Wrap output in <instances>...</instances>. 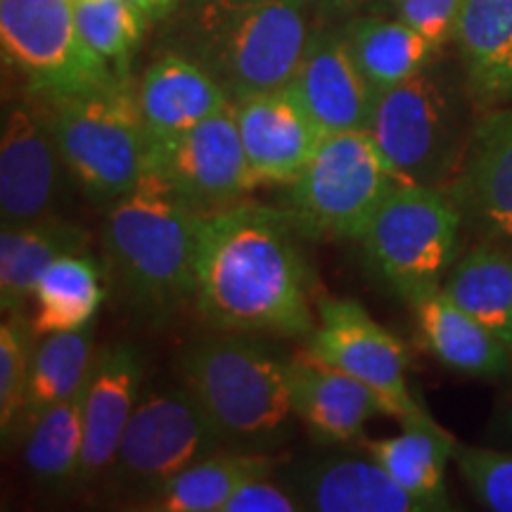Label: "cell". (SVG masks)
Returning a JSON list of instances; mask_svg holds the SVG:
<instances>
[{
  "label": "cell",
  "mask_w": 512,
  "mask_h": 512,
  "mask_svg": "<svg viewBox=\"0 0 512 512\" xmlns=\"http://www.w3.org/2000/svg\"><path fill=\"white\" fill-rule=\"evenodd\" d=\"M287 211L230 204L202 214L195 306L223 332L309 337L316 328L309 268Z\"/></svg>",
  "instance_id": "6da1fadb"
},
{
  "label": "cell",
  "mask_w": 512,
  "mask_h": 512,
  "mask_svg": "<svg viewBox=\"0 0 512 512\" xmlns=\"http://www.w3.org/2000/svg\"><path fill=\"white\" fill-rule=\"evenodd\" d=\"M311 0H181L166 50L190 57L230 100L287 88L311 41Z\"/></svg>",
  "instance_id": "7a4b0ae2"
},
{
  "label": "cell",
  "mask_w": 512,
  "mask_h": 512,
  "mask_svg": "<svg viewBox=\"0 0 512 512\" xmlns=\"http://www.w3.org/2000/svg\"><path fill=\"white\" fill-rule=\"evenodd\" d=\"M200 221V211L152 171L110 204L102 226L107 268L138 309L162 316L195 302Z\"/></svg>",
  "instance_id": "3957f363"
},
{
  "label": "cell",
  "mask_w": 512,
  "mask_h": 512,
  "mask_svg": "<svg viewBox=\"0 0 512 512\" xmlns=\"http://www.w3.org/2000/svg\"><path fill=\"white\" fill-rule=\"evenodd\" d=\"M181 375L223 444L240 451L275 446L299 420L287 356L275 354L252 332L192 342L181 358Z\"/></svg>",
  "instance_id": "277c9868"
},
{
  "label": "cell",
  "mask_w": 512,
  "mask_h": 512,
  "mask_svg": "<svg viewBox=\"0 0 512 512\" xmlns=\"http://www.w3.org/2000/svg\"><path fill=\"white\" fill-rule=\"evenodd\" d=\"M48 105L62 166L88 200L110 207L136 188L147 174L150 131L126 81Z\"/></svg>",
  "instance_id": "5b68a950"
},
{
  "label": "cell",
  "mask_w": 512,
  "mask_h": 512,
  "mask_svg": "<svg viewBox=\"0 0 512 512\" xmlns=\"http://www.w3.org/2000/svg\"><path fill=\"white\" fill-rule=\"evenodd\" d=\"M463 214L446 190L396 183L370 221L361 245L384 285L406 304L444 287L456 266Z\"/></svg>",
  "instance_id": "8992f818"
},
{
  "label": "cell",
  "mask_w": 512,
  "mask_h": 512,
  "mask_svg": "<svg viewBox=\"0 0 512 512\" xmlns=\"http://www.w3.org/2000/svg\"><path fill=\"white\" fill-rule=\"evenodd\" d=\"M396 183L368 128L330 133L290 183L285 211L309 238L361 242Z\"/></svg>",
  "instance_id": "52a82bcc"
},
{
  "label": "cell",
  "mask_w": 512,
  "mask_h": 512,
  "mask_svg": "<svg viewBox=\"0 0 512 512\" xmlns=\"http://www.w3.org/2000/svg\"><path fill=\"white\" fill-rule=\"evenodd\" d=\"M0 43L5 60L48 102L124 83V76L83 41L74 0H0Z\"/></svg>",
  "instance_id": "ba28073f"
},
{
  "label": "cell",
  "mask_w": 512,
  "mask_h": 512,
  "mask_svg": "<svg viewBox=\"0 0 512 512\" xmlns=\"http://www.w3.org/2000/svg\"><path fill=\"white\" fill-rule=\"evenodd\" d=\"M368 131L401 183L441 188L467 150L456 95L430 67L377 98Z\"/></svg>",
  "instance_id": "9c48e42d"
},
{
  "label": "cell",
  "mask_w": 512,
  "mask_h": 512,
  "mask_svg": "<svg viewBox=\"0 0 512 512\" xmlns=\"http://www.w3.org/2000/svg\"><path fill=\"white\" fill-rule=\"evenodd\" d=\"M223 439L188 387L140 396L110 470L119 482L155 494L221 448Z\"/></svg>",
  "instance_id": "30bf717a"
},
{
  "label": "cell",
  "mask_w": 512,
  "mask_h": 512,
  "mask_svg": "<svg viewBox=\"0 0 512 512\" xmlns=\"http://www.w3.org/2000/svg\"><path fill=\"white\" fill-rule=\"evenodd\" d=\"M306 349L320 361L356 377L380 396L389 418L401 425L427 418L415 403L406 380L408 356L401 339L382 328L370 313L351 299L318 302L316 328Z\"/></svg>",
  "instance_id": "8fae6325"
},
{
  "label": "cell",
  "mask_w": 512,
  "mask_h": 512,
  "mask_svg": "<svg viewBox=\"0 0 512 512\" xmlns=\"http://www.w3.org/2000/svg\"><path fill=\"white\" fill-rule=\"evenodd\" d=\"M147 171L162 176L200 214L230 207L256 185L235 102L174 138L152 140Z\"/></svg>",
  "instance_id": "7c38bea8"
},
{
  "label": "cell",
  "mask_w": 512,
  "mask_h": 512,
  "mask_svg": "<svg viewBox=\"0 0 512 512\" xmlns=\"http://www.w3.org/2000/svg\"><path fill=\"white\" fill-rule=\"evenodd\" d=\"M62 155L50 114L36 105H15L5 114L0 138V219L24 226L53 216Z\"/></svg>",
  "instance_id": "4fadbf2b"
},
{
  "label": "cell",
  "mask_w": 512,
  "mask_h": 512,
  "mask_svg": "<svg viewBox=\"0 0 512 512\" xmlns=\"http://www.w3.org/2000/svg\"><path fill=\"white\" fill-rule=\"evenodd\" d=\"M287 88L323 136L366 131L377 105V93L358 69L339 29H320L311 34Z\"/></svg>",
  "instance_id": "5bb4252c"
},
{
  "label": "cell",
  "mask_w": 512,
  "mask_h": 512,
  "mask_svg": "<svg viewBox=\"0 0 512 512\" xmlns=\"http://www.w3.org/2000/svg\"><path fill=\"white\" fill-rule=\"evenodd\" d=\"M446 192L486 240H512V107L475 128Z\"/></svg>",
  "instance_id": "9a60e30c"
},
{
  "label": "cell",
  "mask_w": 512,
  "mask_h": 512,
  "mask_svg": "<svg viewBox=\"0 0 512 512\" xmlns=\"http://www.w3.org/2000/svg\"><path fill=\"white\" fill-rule=\"evenodd\" d=\"M235 117L256 185H290L325 138L290 88L238 100Z\"/></svg>",
  "instance_id": "2e32d148"
},
{
  "label": "cell",
  "mask_w": 512,
  "mask_h": 512,
  "mask_svg": "<svg viewBox=\"0 0 512 512\" xmlns=\"http://www.w3.org/2000/svg\"><path fill=\"white\" fill-rule=\"evenodd\" d=\"M140 380L143 366L131 344H112L95 356L81 396L83 448L76 482H91L112 467L140 401Z\"/></svg>",
  "instance_id": "e0dca14e"
},
{
  "label": "cell",
  "mask_w": 512,
  "mask_h": 512,
  "mask_svg": "<svg viewBox=\"0 0 512 512\" xmlns=\"http://www.w3.org/2000/svg\"><path fill=\"white\" fill-rule=\"evenodd\" d=\"M285 484L299 496L304 510L316 512H425V503L394 482L370 456L311 458L287 472Z\"/></svg>",
  "instance_id": "ac0fdd59"
},
{
  "label": "cell",
  "mask_w": 512,
  "mask_h": 512,
  "mask_svg": "<svg viewBox=\"0 0 512 512\" xmlns=\"http://www.w3.org/2000/svg\"><path fill=\"white\" fill-rule=\"evenodd\" d=\"M297 418L323 444H349L377 415H387L373 389L309 349L287 356Z\"/></svg>",
  "instance_id": "d6986e66"
},
{
  "label": "cell",
  "mask_w": 512,
  "mask_h": 512,
  "mask_svg": "<svg viewBox=\"0 0 512 512\" xmlns=\"http://www.w3.org/2000/svg\"><path fill=\"white\" fill-rule=\"evenodd\" d=\"M136 98L150 131V143L174 138L233 105L207 69L174 50H164L145 69Z\"/></svg>",
  "instance_id": "ffe728a7"
},
{
  "label": "cell",
  "mask_w": 512,
  "mask_h": 512,
  "mask_svg": "<svg viewBox=\"0 0 512 512\" xmlns=\"http://www.w3.org/2000/svg\"><path fill=\"white\" fill-rule=\"evenodd\" d=\"M415 316L427 351L444 368L477 380H496L510 373V344L460 309L444 290L422 299Z\"/></svg>",
  "instance_id": "44dd1931"
},
{
  "label": "cell",
  "mask_w": 512,
  "mask_h": 512,
  "mask_svg": "<svg viewBox=\"0 0 512 512\" xmlns=\"http://www.w3.org/2000/svg\"><path fill=\"white\" fill-rule=\"evenodd\" d=\"M88 233L76 223L57 216L3 226L0 233V306L3 313H22L43 271L67 254H81Z\"/></svg>",
  "instance_id": "7402d4cb"
},
{
  "label": "cell",
  "mask_w": 512,
  "mask_h": 512,
  "mask_svg": "<svg viewBox=\"0 0 512 512\" xmlns=\"http://www.w3.org/2000/svg\"><path fill=\"white\" fill-rule=\"evenodd\" d=\"M456 43L470 91L484 102L512 100V0H465Z\"/></svg>",
  "instance_id": "603a6c76"
},
{
  "label": "cell",
  "mask_w": 512,
  "mask_h": 512,
  "mask_svg": "<svg viewBox=\"0 0 512 512\" xmlns=\"http://www.w3.org/2000/svg\"><path fill=\"white\" fill-rule=\"evenodd\" d=\"M339 31L377 98L430 67L439 53L399 17L361 15L344 22Z\"/></svg>",
  "instance_id": "cb8c5ba5"
},
{
  "label": "cell",
  "mask_w": 512,
  "mask_h": 512,
  "mask_svg": "<svg viewBox=\"0 0 512 512\" xmlns=\"http://www.w3.org/2000/svg\"><path fill=\"white\" fill-rule=\"evenodd\" d=\"M458 441L439 427L430 415L403 425L396 437L368 444V453L380 463L394 482L430 510H444V472Z\"/></svg>",
  "instance_id": "d4e9b609"
},
{
  "label": "cell",
  "mask_w": 512,
  "mask_h": 512,
  "mask_svg": "<svg viewBox=\"0 0 512 512\" xmlns=\"http://www.w3.org/2000/svg\"><path fill=\"white\" fill-rule=\"evenodd\" d=\"M275 465L278 460L259 451H216L169 479L140 508L157 512H223V505L242 484L254 477L273 475Z\"/></svg>",
  "instance_id": "484cf974"
},
{
  "label": "cell",
  "mask_w": 512,
  "mask_h": 512,
  "mask_svg": "<svg viewBox=\"0 0 512 512\" xmlns=\"http://www.w3.org/2000/svg\"><path fill=\"white\" fill-rule=\"evenodd\" d=\"M31 299L36 304L29 320L34 335L88 328L105 299L102 268L86 252L60 256L38 278Z\"/></svg>",
  "instance_id": "4316f807"
},
{
  "label": "cell",
  "mask_w": 512,
  "mask_h": 512,
  "mask_svg": "<svg viewBox=\"0 0 512 512\" xmlns=\"http://www.w3.org/2000/svg\"><path fill=\"white\" fill-rule=\"evenodd\" d=\"M441 290L512 349V252L494 240L472 247Z\"/></svg>",
  "instance_id": "83f0119b"
},
{
  "label": "cell",
  "mask_w": 512,
  "mask_h": 512,
  "mask_svg": "<svg viewBox=\"0 0 512 512\" xmlns=\"http://www.w3.org/2000/svg\"><path fill=\"white\" fill-rule=\"evenodd\" d=\"M93 363L95 347L91 325L83 330L43 335V342L31 356L27 399H24L19 425L27 427L50 406L81 394L93 370Z\"/></svg>",
  "instance_id": "f1b7e54d"
},
{
  "label": "cell",
  "mask_w": 512,
  "mask_h": 512,
  "mask_svg": "<svg viewBox=\"0 0 512 512\" xmlns=\"http://www.w3.org/2000/svg\"><path fill=\"white\" fill-rule=\"evenodd\" d=\"M81 396L83 392L55 403L24 427V467L38 484L55 486L76 479L83 448Z\"/></svg>",
  "instance_id": "f546056e"
},
{
  "label": "cell",
  "mask_w": 512,
  "mask_h": 512,
  "mask_svg": "<svg viewBox=\"0 0 512 512\" xmlns=\"http://www.w3.org/2000/svg\"><path fill=\"white\" fill-rule=\"evenodd\" d=\"M74 12L83 41L124 76L150 19L126 0H74Z\"/></svg>",
  "instance_id": "4dcf8cb0"
},
{
  "label": "cell",
  "mask_w": 512,
  "mask_h": 512,
  "mask_svg": "<svg viewBox=\"0 0 512 512\" xmlns=\"http://www.w3.org/2000/svg\"><path fill=\"white\" fill-rule=\"evenodd\" d=\"M31 330L22 313H8L0 325V430L3 439L15 430L22 420L24 399L31 373Z\"/></svg>",
  "instance_id": "1f68e13d"
},
{
  "label": "cell",
  "mask_w": 512,
  "mask_h": 512,
  "mask_svg": "<svg viewBox=\"0 0 512 512\" xmlns=\"http://www.w3.org/2000/svg\"><path fill=\"white\" fill-rule=\"evenodd\" d=\"M456 465L486 510L512 512V453L456 444Z\"/></svg>",
  "instance_id": "d6a6232c"
},
{
  "label": "cell",
  "mask_w": 512,
  "mask_h": 512,
  "mask_svg": "<svg viewBox=\"0 0 512 512\" xmlns=\"http://www.w3.org/2000/svg\"><path fill=\"white\" fill-rule=\"evenodd\" d=\"M463 3L465 0H394L392 12L441 50L456 41Z\"/></svg>",
  "instance_id": "836d02e7"
},
{
  "label": "cell",
  "mask_w": 512,
  "mask_h": 512,
  "mask_svg": "<svg viewBox=\"0 0 512 512\" xmlns=\"http://www.w3.org/2000/svg\"><path fill=\"white\" fill-rule=\"evenodd\" d=\"M273 475L249 479L228 498L223 512H299L302 501L285 482H273Z\"/></svg>",
  "instance_id": "e575fe53"
},
{
  "label": "cell",
  "mask_w": 512,
  "mask_h": 512,
  "mask_svg": "<svg viewBox=\"0 0 512 512\" xmlns=\"http://www.w3.org/2000/svg\"><path fill=\"white\" fill-rule=\"evenodd\" d=\"M311 5L328 22H349L361 15H382L384 10H392L394 0H311Z\"/></svg>",
  "instance_id": "d590c367"
},
{
  "label": "cell",
  "mask_w": 512,
  "mask_h": 512,
  "mask_svg": "<svg viewBox=\"0 0 512 512\" xmlns=\"http://www.w3.org/2000/svg\"><path fill=\"white\" fill-rule=\"evenodd\" d=\"M126 3L143 12L150 22H164L166 17L174 15L181 0H126Z\"/></svg>",
  "instance_id": "8d00e7d4"
}]
</instances>
